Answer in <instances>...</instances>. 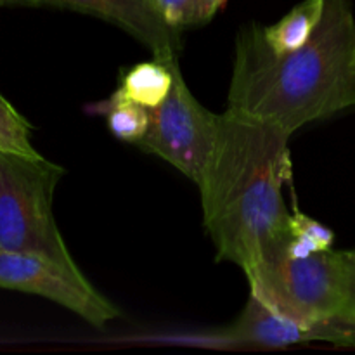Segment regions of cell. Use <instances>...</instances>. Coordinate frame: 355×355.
<instances>
[{"instance_id": "6da1fadb", "label": "cell", "mask_w": 355, "mask_h": 355, "mask_svg": "<svg viewBox=\"0 0 355 355\" xmlns=\"http://www.w3.org/2000/svg\"><path fill=\"white\" fill-rule=\"evenodd\" d=\"M355 14L350 0H324L314 35L276 52L263 28L246 24L234 42L227 111L293 135L355 106Z\"/></svg>"}, {"instance_id": "7a4b0ae2", "label": "cell", "mask_w": 355, "mask_h": 355, "mask_svg": "<svg viewBox=\"0 0 355 355\" xmlns=\"http://www.w3.org/2000/svg\"><path fill=\"white\" fill-rule=\"evenodd\" d=\"M291 135L225 111L203 179V222L217 259L243 272L290 241L283 189L291 180Z\"/></svg>"}, {"instance_id": "3957f363", "label": "cell", "mask_w": 355, "mask_h": 355, "mask_svg": "<svg viewBox=\"0 0 355 355\" xmlns=\"http://www.w3.org/2000/svg\"><path fill=\"white\" fill-rule=\"evenodd\" d=\"M64 168L44 156L0 151V250L35 253L78 267L54 217Z\"/></svg>"}, {"instance_id": "277c9868", "label": "cell", "mask_w": 355, "mask_h": 355, "mask_svg": "<svg viewBox=\"0 0 355 355\" xmlns=\"http://www.w3.org/2000/svg\"><path fill=\"white\" fill-rule=\"evenodd\" d=\"M291 239V238H290ZM277 246L245 272L250 295L270 311L305 326L345 321V283L340 252L291 255Z\"/></svg>"}, {"instance_id": "5b68a950", "label": "cell", "mask_w": 355, "mask_h": 355, "mask_svg": "<svg viewBox=\"0 0 355 355\" xmlns=\"http://www.w3.org/2000/svg\"><path fill=\"white\" fill-rule=\"evenodd\" d=\"M218 120L220 114L208 111L193 96L177 64L172 90L159 106L149 110L148 130L137 146L198 186L217 142Z\"/></svg>"}, {"instance_id": "8992f818", "label": "cell", "mask_w": 355, "mask_h": 355, "mask_svg": "<svg viewBox=\"0 0 355 355\" xmlns=\"http://www.w3.org/2000/svg\"><path fill=\"white\" fill-rule=\"evenodd\" d=\"M0 288L47 298L97 329L120 318V311L87 281L80 267L35 253L0 250Z\"/></svg>"}, {"instance_id": "52a82bcc", "label": "cell", "mask_w": 355, "mask_h": 355, "mask_svg": "<svg viewBox=\"0 0 355 355\" xmlns=\"http://www.w3.org/2000/svg\"><path fill=\"white\" fill-rule=\"evenodd\" d=\"M210 347H259L283 349L298 343L328 342L335 345H355V326L347 321L322 326H305L270 311L257 297L250 295L239 318L227 328L203 338H191Z\"/></svg>"}, {"instance_id": "ba28073f", "label": "cell", "mask_w": 355, "mask_h": 355, "mask_svg": "<svg viewBox=\"0 0 355 355\" xmlns=\"http://www.w3.org/2000/svg\"><path fill=\"white\" fill-rule=\"evenodd\" d=\"M30 6H52L92 14L113 23L144 44L159 61L179 59L180 30L170 26L151 0H28Z\"/></svg>"}, {"instance_id": "9c48e42d", "label": "cell", "mask_w": 355, "mask_h": 355, "mask_svg": "<svg viewBox=\"0 0 355 355\" xmlns=\"http://www.w3.org/2000/svg\"><path fill=\"white\" fill-rule=\"evenodd\" d=\"M177 64L179 59L159 61L153 58V61L139 62L123 71L118 90L139 106L153 110L159 106L172 90Z\"/></svg>"}, {"instance_id": "30bf717a", "label": "cell", "mask_w": 355, "mask_h": 355, "mask_svg": "<svg viewBox=\"0 0 355 355\" xmlns=\"http://www.w3.org/2000/svg\"><path fill=\"white\" fill-rule=\"evenodd\" d=\"M324 0H304L276 24L263 28L267 44L276 52L297 51L307 44L322 17Z\"/></svg>"}, {"instance_id": "8fae6325", "label": "cell", "mask_w": 355, "mask_h": 355, "mask_svg": "<svg viewBox=\"0 0 355 355\" xmlns=\"http://www.w3.org/2000/svg\"><path fill=\"white\" fill-rule=\"evenodd\" d=\"M90 111L103 114L110 132L120 141L137 146L148 130L149 110L127 99L118 89L106 101L92 104Z\"/></svg>"}, {"instance_id": "7c38bea8", "label": "cell", "mask_w": 355, "mask_h": 355, "mask_svg": "<svg viewBox=\"0 0 355 355\" xmlns=\"http://www.w3.org/2000/svg\"><path fill=\"white\" fill-rule=\"evenodd\" d=\"M151 2L170 26L182 30L186 26L208 23L227 3V0H151Z\"/></svg>"}, {"instance_id": "4fadbf2b", "label": "cell", "mask_w": 355, "mask_h": 355, "mask_svg": "<svg viewBox=\"0 0 355 355\" xmlns=\"http://www.w3.org/2000/svg\"><path fill=\"white\" fill-rule=\"evenodd\" d=\"M291 239L288 250L295 257H307L312 253L329 252L335 243V234L331 229L314 220L309 215L295 211L290 218Z\"/></svg>"}, {"instance_id": "5bb4252c", "label": "cell", "mask_w": 355, "mask_h": 355, "mask_svg": "<svg viewBox=\"0 0 355 355\" xmlns=\"http://www.w3.org/2000/svg\"><path fill=\"white\" fill-rule=\"evenodd\" d=\"M31 125L26 118L0 94V151L38 156L31 142Z\"/></svg>"}, {"instance_id": "9a60e30c", "label": "cell", "mask_w": 355, "mask_h": 355, "mask_svg": "<svg viewBox=\"0 0 355 355\" xmlns=\"http://www.w3.org/2000/svg\"><path fill=\"white\" fill-rule=\"evenodd\" d=\"M343 267V283H345V307L342 318L355 326V250L340 252Z\"/></svg>"}, {"instance_id": "2e32d148", "label": "cell", "mask_w": 355, "mask_h": 355, "mask_svg": "<svg viewBox=\"0 0 355 355\" xmlns=\"http://www.w3.org/2000/svg\"><path fill=\"white\" fill-rule=\"evenodd\" d=\"M0 6H30L28 0H0Z\"/></svg>"}, {"instance_id": "e0dca14e", "label": "cell", "mask_w": 355, "mask_h": 355, "mask_svg": "<svg viewBox=\"0 0 355 355\" xmlns=\"http://www.w3.org/2000/svg\"><path fill=\"white\" fill-rule=\"evenodd\" d=\"M354 62H355V58H354Z\"/></svg>"}]
</instances>
